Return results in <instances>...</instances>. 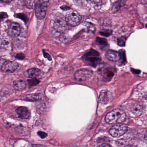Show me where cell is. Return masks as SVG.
<instances>
[{
  "instance_id": "d6986e66",
  "label": "cell",
  "mask_w": 147,
  "mask_h": 147,
  "mask_svg": "<svg viewBox=\"0 0 147 147\" xmlns=\"http://www.w3.org/2000/svg\"><path fill=\"white\" fill-rule=\"evenodd\" d=\"M28 82L29 86L30 87V86H34L38 84L39 83V81L38 80L36 79L35 78H32V79L28 80Z\"/></svg>"
},
{
  "instance_id": "277c9868",
  "label": "cell",
  "mask_w": 147,
  "mask_h": 147,
  "mask_svg": "<svg viewBox=\"0 0 147 147\" xmlns=\"http://www.w3.org/2000/svg\"><path fill=\"white\" fill-rule=\"evenodd\" d=\"M81 16L76 11H71L66 16L65 20L68 25L72 26H77L81 22Z\"/></svg>"
},
{
  "instance_id": "7c38bea8",
  "label": "cell",
  "mask_w": 147,
  "mask_h": 147,
  "mask_svg": "<svg viewBox=\"0 0 147 147\" xmlns=\"http://www.w3.org/2000/svg\"><path fill=\"white\" fill-rule=\"evenodd\" d=\"M106 58L110 61L116 62L120 60L121 56L120 53L116 51L109 50L105 54Z\"/></svg>"
},
{
  "instance_id": "52a82bcc",
  "label": "cell",
  "mask_w": 147,
  "mask_h": 147,
  "mask_svg": "<svg viewBox=\"0 0 147 147\" xmlns=\"http://www.w3.org/2000/svg\"><path fill=\"white\" fill-rule=\"evenodd\" d=\"M19 67V65L15 61H7L3 64L1 67L2 71L6 72H13Z\"/></svg>"
},
{
  "instance_id": "8fae6325",
  "label": "cell",
  "mask_w": 147,
  "mask_h": 147,
  "mask_svg": "<svg viewBox=\"0 0 147 147\" xmlns=\"http://www.w3.org/2000/svg\"><path fill=\"white\" fill-rule=\"evenodd\" d=\"M16 113L19 117L22 119H28L30 118V111L26 107H20L16 109Z\"/></svg>"
},
{
  "instance_id": "484cf974",
  "label": "cell",
  "mask_w": 147,
  "mask_h": 147,
  "mask_svg": "<svg viewBox=\"0 0 147 147\" xmlns=\"http://www.w3.org/2000/svg\"><path fill=\"white\" fill-rule=\"evenodd\" d=\"M113 70H108V71H107V72H106V74H105V75L107 76V78H110V77H112L113 76V74H114V73L113 72Z\"/></svg>"
},
{
  "instance_id": "f1b7e54d",
  "label": "cell",
  "mask_w": 147,
  "mask_h": 147,
  "mask_svg": "<svg viewBox=\"0 0 147 147\" xmlns=\"http://www.w3.org/2000/svg\"><path fill=\"white\" fill-rule=\"evenodd\" d=\"M98 147H111L109 145L107 144H103L100 145Z\"/></svg>"
},
{
  "instance_id": "4fadbf2b",
  "label": "cell",
  "mask_w": 147,
  "mask_h": 147,
  "mask_svg": "<svg viewBox=\"0 0 147 147\" xmlns=\"http://www.w3.org/2000/svg\"><path fill=\"white\" fill-rule=\"evenodd\" d=\"M131 110L134 115L140 116L142 113L143 107L140 103L134 102L131 105Z\"/></svg>"
},
{
  "instance_id": "e0dca14e",
  "label": "cell",
  "mask_w": 147,
  "mask_h": 147,
  "mask_svg": "<svg viewBox=\"0 0 147 147\" xmlns=\"http://www.w3.org/2000/svg\"><path fill=\"white\" fill-rule=\"evenodd\" d=\"M88 3L93 8L99 10L102 7V0H87Z\"/></svg>"
},
{
  "instance_id": "f546056e",
  "label": "cell",
  "mask_w": 147,
  "mask_h": 147,
  "mask_svg": "<svg viewBox=\"0 0 147 147\" xmlns=\"http://www.w3.org/2000/svg\"><path fill=\"white\" fill-rule=\"evenodd\" d=\"M60 8H61L62 9H63V10H68V9H70V8L69 7H67V6H62V7H61Z\"/></svg>"
},
{
  "instance_id": "1f68e13d",
  "label": "cell",
  "mask_w": 147,
  "mask_h": 147,
  "mask_svg": "<svg viewBox=\"0 0 147 147\" xmlns=\"http://www.w3.org/2000/svg\"><path fill=\"white\" fill-rule=\"evenodd\" d=\"M33 147H45L44 146L41 145H34L33 146Z\"/></svg>"
},
{
  "instance_id": "30bf717a",
  "label": "cell",
  "mask_w": 147,
  "mask_h": 147,
  "mask_svg": "<svg viewBox=\"0 0 147 147\" xmlns=\"http://www.w3.org/2000/svg\"><path fill=\"white\" fill-rule=\"evenodd\" d=\"M12 49V43L8 39H0V51L2 52L10 51Z\"/></svg>"
},
{
  "instance_id": "9a60e30c",
  "label": "cell",
  "mask_w": 147,
  "mask_h": 147,
  "mask_svg": "<svg viewBox=\"0 0 147 147\" xmlns=\"http://www.w3.org/2000/svg\"><path fill=\"white\" fill-rule=\"evenodd\" d=\"M26 83L23 80H18L14 82V86L15 90L18 91H22L26 89Z\"/></svg>"
},
{
  "instance_id": "44dd1931",
  "label": "cell",
  "mask_w": 147,
  "mask_h": 147,
  "mask_svg": "<svg viewBox=\"0 0 147 147\" xmlns=\"http://www.w3.org/2000/svg\"><path fill=\"white\" fill-rule=\"evenodd\" d=\"M35 0H25V4L29 9H32L33 7Z\"/></svg>"
},
{
  "instance_id": "cb8c5ba5",
  "label": "cell",
  "mask_w": 147,
  "mask_h": 147,
  "mask_svg": "<svg viewBox=\"0 0 147 147\" xmlns=\"http://www.w3.org/2000/svg\"><path fill=\"white\" fill-rule=\"evenodd\" d=\"M38 135L41 139H45L47 136L46 133L42 132V131H39V132H38Z\"/></svg>"
},
{
  "instance_id": "5b68a950",
  "label": "cell",
  "mask_w": 147,
  "mask_h": 147,
  "mask_svg": "<svg viewBox=\"0 0 147 147\" xmlns=\"http://www.w3.org/2000/svg\"><path fill=\"white\" fill-rule=\"evenodd\" d=\"M92 75V71L87 69L79 70L74 74V78L78 81H84L90 78Z\"/></svg>"
},
{
  "instance_id": "5bb4252c",
  "label": "cell",
  "mask_w": 147,
  "mask_h": 147,
  "mask_svg": "<svg viewBox=\"0 0 147 147\" xmlns=\"http://www.w3.org/2000/svg\"><path fill=\"white\" fill-rule=\"evenodd\" d=\"M41 71L38 69H29L26 71L24 72V74L25 77L26 78H33L35 77L39 76L41 74Z\"/></svg>"
},
{
  "instance_id": "ac0fdd59",
  "label": "cell",
  "mask_w": 147,
  "mask_h": 147,
  "mask_svg": "<svg viewBox=\"0 0 147 147\" xmlns=\"http://www.w3.org/2000/svg\"><path fill=\"white\" fill-rule=\"evenodd\" d=\"M40 96L39 94H31L26 96L23 98L22 100L29 102H35L40 99Z\"/></svg>"
},
{
  "instance_id": "6da1fadb",
  "label": "cell",
  "mask_w": 147,
  "mask_h": 147,
  "mask_svg": "<svg viewBox=\"0 0 147 147\" xmlns=\"http://www.w3.org/2000/svg\"><path fill=\"white\" fill-rule=\"evenodd\" d=\"M126 119V115L124 111L119 109H114L109 112L105 117V120L107 123H121Z\"/></svg>"
},
{
  "instance_id": "d4e9b609",
  "label": "cell",
  "mask_w": 147,
  "mask_h": 147,
  "mask_svg": "<svg viewBox=\"0 0 147 147\" xmlns=\"http://www.w3.org/2000/svg\"><path fill=\"white\" fill-rule=\"evenodd\" d=\"M8 16L5 13H0V21H1L7 17Z\"/></svg>"
},
{
  "instance_id": "83f0119b",
  "label": "cell",
  "mask_w": 147,
  "mask_h": 147,
  "mask_svg": "<svg viewBox=\"0 0 147 147\" xmlns=\"http://www.w3.org/2000/svg\"><path fill=\"white\" fill-rule=\"evenodd\" d=\"M43 54H44V56H45V57L47 58L48 60H51V57H50V55L48 54V53H47L43 51Z\"/></svg>"
},
{
  "instance_id": "3957f363",
  "label": "cell",
  "mask_w": 147,
  "mask_h": 147,
  "mask_svg": "<svg viewBox=\"0 0 147 147\" xmlns=\"http://www.w3.org/2000/svg\"><path fill=\"white\" fill-rule=\"evenodd\" d=\"M128 127L125 124L116 123L109 130V133L114 137H119L124 135L127 131Z\"/></svg>"
},
{
  "instance_id": "8992f818",
  "label": "cell",
  "mask_w": 147,
  "mask_h": 147,
  "mask_svg": "<svg viewBox=\"0 0 147 147\" xmlns=\"http://www.w3.org/2000/svg\"><path fill=\"white\" fill-rule=\"evenodd\" d=\"M68 24L66 21L65 19L58 18L55 20L54 23V29L60 33L64 32L67 28Z\"/></svg>"
},
{
  "instance_id": "7402d4cb",
  "label": "cell",
  "mask_w": 147,
  "mask_h": 147,
  "mask_svg": "<svg viewBox=\"0 0 147 147\" xmlns=\"http://www.w3.org/2000/svg\"><path fill=\"white\" fill-rule=\"evenodd\" d=\"M126 40V38L124 37H122L118 39V40H117V43H118V45L121 47L124 46L125 45Z\"/></svg>"
},
{
  "instance_id": "4dcf8cb0",
  "label": "cell",
  "mask_w": 147,
  "mask_h": 147,
  "mask_svg": "<svg viewBox=\"0 0 147 147\" xmlns=\"http://www.w3.org/2000/svg\"><path fill=\"white\" fill-rule=\"evenodd\" d=\"M0 1H1L3 2L9 3H10V2L12 1H14V0H0Z\"/></svg>"
},
{
  "instance_id": "d6a6232c",
  "label": "cell",
  "mask_w": 147,
  "mask_h": 147,
  "mask_svg": "<svg viewBox=\"0 0 147 147\" xmlns=\"http://www.w3.org/2000/svg\"><path fill=\"white\" fill-rule=\"evenodd\" d=\"M146 136H147V133H146V134H145V139H146Z\"/></svg>"
},
{
  "instance_id": "4316f807",
  "label": "cell",
  "mask_w": 147,
  "mask_h": 147,
  "mask_svg": "<svg viewBox=\"0 0 147 147\" xmlns=\"http://www.w3.org/2000/svg\"><path fill=\"white\" fill-rule=\"evenodd\" d=\"M16 58L17 59H20V60H22V59H23L25 58V56L24 54L22 53H19L17 54V55L16 56Z\"/></svg>"
},
{
  "instance_id": "603a6c76",
  "label": "cell",
  "mask_w": 147,
  "mask_h": 147,
  "mask_svg": "<svg viewBox=\"0 0 147 147\" xmlns=\"http://www.w3.org/2000/svg\"><path fill=\"white\" fill-rule=\"evenodd\" d=\"M85 26H86L87 27V28L88 30H90L91 31H94L95 30V28L94 26H93L92 24H91V23H89V22H85Z\"/></svg>"
},
{
  "instance_id": "2e32d148",
  "label": "cell",
  "mask_w": 147,
  "mask_h": 147,
  "mask_svg": "<svg viewBox=\"0 0 147 147\" xmlns=\"http://www.w3.org/2000/svg\"><path fill=\"white\" fill-rule=\"evenodd\" d=\"M127 2V0H119L112 5V11L114 13L118 11L122 7H123Z\"/></svg>"
},
{
  "instance_id": "9c48e42d",
  "label": "cell",
  "mask_w": 147,
  "mask_h": 147,
  "mask_svg": "<svg viewBox=\"0 0 147 147\" xmlns=\"http://www.w3.org/2000/svg\"><path fill=\"white\" fill-rule=\"evenodd\" d=\"M20 27L16 22H12L8 28L7 32L10 36L13 37H17L20 33Z\"/></svg>"
},
{
  "instance_id": "ffe728a7",
  "label": "cell",
  "mask_w": 147,
  "mask_h": 147,
  "mask_svg": "<svg viewBox=\"0 0 147 147\" xmlns=\"http://www.w3.org/2000/svg\"><path fill=\"white\" fill-rule=\"evenodd\" d=\"M97 41L99 45L102 46L103 47L106 46L108 44L107 40L105 39L102 38H97Z\"/></svg>"
},
{
  "instance_id": "7a4b0ae2",
  "label": "cell",
  "mask_w": 147,
  "mask_h": 147,
  "mask_svg": "<svg viewBox=\"0 0 147 147\" xmlns=\"http://www.w3.org/2000/svg\"><path fill=\"white\" fill-rule=\"evenodd\" d=\"M49 0H39L35 4V13L39 20L45 18L47 10Z\"/></svg>"
},
{
  "instance_id": "836d02e7",
  "label": "cell",
  "mask_w": 147,
  "mask_h": 147,
  "mask_svg": "<svg viewBox=\"0 0 147 147\" xmlns=\"http://www.w3.org/2000/svg\"><path fill=\"white\" fill-rule=\"evenodd\" d=\"M75 1L79 2V1H81V0H75Z\"/></svg>"
},
{
  "instance_id": "ba28073f",
  "label": "cell",
  "mask_w": 147,
  "mask_h": 147,
  "mask_svg": "<svg viewBox=\"0 0 147 147\" xmlns=\"http://www.w3.org/2000/svg\"><path fill=\"white\" fill-rule=\"evenodd\" d=\"M113 99V96L112 93L107 90H104L100 92L99 96V102L101 103L108 104L112 101Z\"/></svg>"
}]
</instances>
